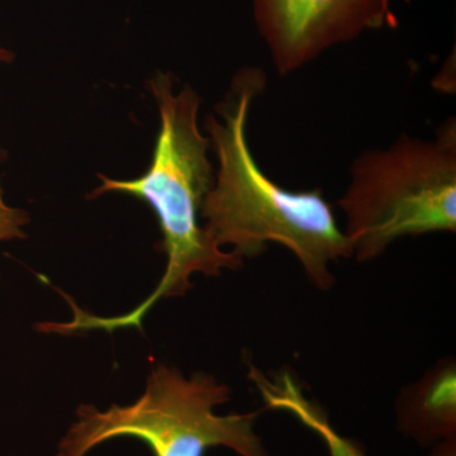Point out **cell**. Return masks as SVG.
<instances>
[{"label": "cell", "mask_w": 456, "mask_h": 456, "mask_svg": "<svg viewBox=\"0 0 456 456\" xmlns=\"http://www.w3.org/2000/svg\"><path fill=\"white\" fill-rule=\"evenodd\" d=\"M430 456H456V436L449 437L434 445Z\"/></svg>", "instance_id": "obj_9"}, {"label": "cell", "mask_w": 456, "mask_h": 456, "mask_svg": "<svg viewBox=\"0 0 456 456\" xmlns=\"http://www.w3.org/2000/svg\"><path fill=\"white\" fill-rule=\"evenodd\" d=\"M254 17L281 75L364 32L397 25L391 0H254Z\"/></svg>", "instance_id": "obj_5"}, {"label": "cell", "mask_w": 456, "mask_h": 456, "mask_svg": "<svg viewBox=\"0 0 456 456\" xmlns=\"http://www.w3.org/2000/svg\"><path fill=\"white\" fill-rule=\"evenodd\" d=\"M265 88L261 69H242L217 108L220 119H207L218 169L204 200L203 227L218 248L230 246L241 259L263 254L269 244L283 245L301 263L308 281L327 290L335 283L330 264L349 259L353 248L321 189L287 191L255 160L246 127L255 99Z\"/></svg>", "instance_id": "obj_1"}, {"label": "cell", "mask_w": 456, "mask_h": 456, "mask_svg": "<svg viewBox=\"0 0 456 456\" xmlns=\"http://www.w3.org/2000/svg\"><path fill=\"white\" fill-rule=\"evenodd\" d=\"M248 375L259 391L266 408L284 411L296 417L321 437L330 456H368L353 440L335 430L326 413L307 398L292 375L281 373L268 377L254 365L248 368Z\"/></svg>", "instance_id": "obj_7"}, {"label": "cell", "mask_w": 456, "mask_h": 456, "mask_svg": "<svg viewBox=\"0 0 456 456\" xmlns=\"http://www.w3.org/2000/svg\"><path fill=\"white\" fill-rule=\"evenodd\" d=\"M150 86L161 119L151 165L136 179L99 175L102 184L90 198L116 191L145 200L160 224L167 269L154 292L134 311L121 316L88 314L73 303V321L57 325L61 335L141 327L160 299L184 296L191 289L194 274L213 277L220 275L222 270L240 268L244 263L236 254L218 248L203 227V203L211 191L215 170L208 159L211 142L198 127L200 99L196 90L185 86L174 93L170 75L163 73L156 75Z\"/></svg>", "instance_id": "obj_2"}, {"label": "cell", "mask_w": 456, "mask_h": 456, "mask_svg": "<svg viewBox=\"0 0 456 456\" xmlns=\"http://www.w3.org/2000/svg\"><path fill=\"white\" fill-rule=\"evenodd\" d=\"M398 428L421 445H436L456 436V362L440 360L417 382L402 389Z\"/></svg>", "instance_id": "obj_6"}, {"label": "cell", "mask_w": 456, "mask_h": 456, "mask_svg": "<svg viewBox=\"0 0 456 456\" xmlns=\"http://www.w3.org/2000/svg\"><path fill=\"white\" fill-rule=\"evenodd\" d=\"M13 53L4 47H0V64H8V62L13 61Z\"/></svg>", "instance_id": "obj_10"}, {"label": "cell", "mask_w": 456, "mask_h": 456, "mask_svg": "<svg viewBox=\"0 0 456 456\" xmlns=\"http://www.w3.org/2000/svg\"><path fill=\"white\" fill-rule=\"evenodd\" d=\"M231 389L211 374L185 377L158 364L147 378L145 393L130 406L77 408V421L60 441L56 456H86L117 437L142 440L154 456H204L209 449H231L240 456H270L255 431L260 411L221 416Z\"/></svg>", "instance_id": "obj_4"}, {"label": "cell", "mask_w": 456, "mask_h": 456, "mask_svg": "<svg viewBox=\"0 0 456 456\" xmlns=\"http://www.w3.org/2000/svg\"><path fill=\"white\" fill-rule=\"evenodd\" d=\"M338 206L359 261L380 256L402 237L455 232V118L432 140L403 134L387 149L360 154Z\"/></svg>", "instance_id": "obj_3"}, {"label": "cell", "mask_w": 456, "mask_h": 456, "mask_svg": "<svg viewBox=\"0 0 456 456\" xmlns=\"http://www.w3.org/2000/svg\"><path fill=\"white\" fill-rule=\"evenodd\" d=\"M28 215L23 209L8 206L4 200L2 184H0V242L9 240L23 239V227L28 224Z\"/></svg>", "instance_id": "obj_8"}]
</instances>
